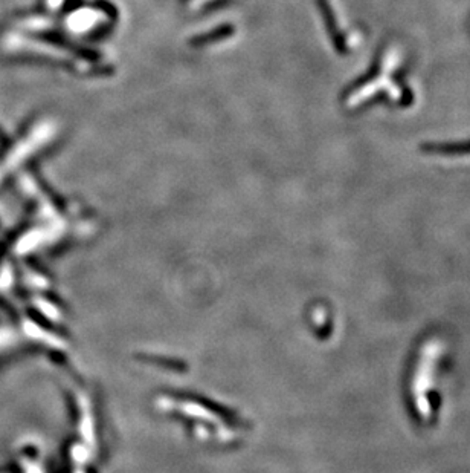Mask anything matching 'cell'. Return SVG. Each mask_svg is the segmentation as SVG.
<instances>
[{"mask_svg": "<svg viewBox=\"0 0 470 473\" xmlns=\"http://www.w3.org/2000/svg\"><path fill=\"white\" fill-rule=\"evenodd\" d=\"M422 152L432 155H470V140L455 142H423Z\"/></svg>", "mask_w": 470, "mask_h": 473, "instance_id": "1", "label": "cell"}]
</instances>
